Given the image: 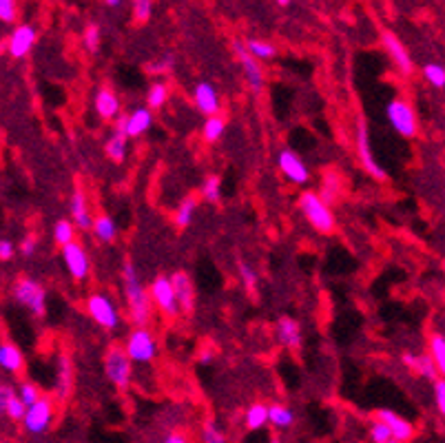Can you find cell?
I'll use <instances>...</instances> for the list:
<instances>
[{"label": "cell", "instance_id": "obj_1", "mask_svg": "<svg viewBox=\"0 0 445 443\" xmlns=\"http://www.w3.org/2000/svg\"><path fill=\"white\" fill-rule=\"evenodd\" d=\"M122 279H124V295L131 319L138 326V328H147V324L151 319V293L144 291V286L138 279V270L131 262H124L122 266Z\"/></svg>", "mask_w": 445, "mask_h": 443}, {"label": "cell", "instance_id": "obj_2", "mask_svg": "<svg viewBox=\"0 0 445 443\" xmlns=\"http://www.w3.org/2000/svg\"><path fill=\"white\" fill-rule=\"evenodd\" d=\"M299 208H302L304 217L310 222V226H315L321 233L335 231V215L330 211V204L323 202L319 193L306 191L299 195Z\"/></svg>", "mask_w": 445, "mask_h": 443}, {"label": "cell", "instance_id": "obj_3", "mask_svg": "<svg viewBox=\"0 0 445 443\" xmlns=\"http://www.w3.org/2000/svg\"><path fill=\"white\" fill-rule=\"evenodd\" d=\"M11 295L14 299L24 306L27 310H31L36 317H43L47 310V293L38 282L29 279V277H20L11 286Z\"/></svg>", "mask_w": 445, "mask_h": 443}, {"label": "cell", "instance_id": "obj_4", "mask_svg": "<svg viewBox=\"0 0 445 443\" xmlns=\"http://www.w3.org/2000/svg\"><path fill=\"white\" fill-rule=\"evenodd\" d=\"M87 312L98 326H102V328H107V331H115L117 326H120V321H122L120 319V310H117V306L113 304V299L107 293L89 295Z\"/></svg>", "mask_w": 445, "mask_h": 443}, {"label": "cell", "instance_id": "obj_5", "mask_svg": "<svg viewBox=\"0 0 445 443\" xmlns=\"http://www.w3.org/2000/svg\"><path fill=\"white\" fill-rule=\"evenodd\" d=\"M386 118L392 124V129H395V131L399 136H403V138H414L416 131H418V122H416L414 109L405 100H401V98L388 102Z\"/></svg>", "mask_w": 445, "mask_h": 443}, {"label": "cell", "instance_id": "obj_6", "mask_svg": "<svg viewBox=\"0 0 445 443\" xmlns=\"http://www.w3.org/2000/svg\"><path fill=\"white\" fill-rule=\"evenodd\" d=\"M131 357L126 355V350L120 346H111L104 355V372H107L109 382L124 390L131 384Z\"/></svg>", "mask_w": 445, "mask_h": 443}, {"label": "cell", "instance_id": "obj_7", "mask_svg": "<svg viewBox=\"0 0 445 443\" xmlns=\"http://www.w3.org/2000/svg\"><path fill=\"white\" fill-rule=\"evenodd\" d=\"M124 350L131 357V361L149 363V361L155 359V355H158V342H155V337L147 328H136L126 337Z\"/></svg>", "mask_w": 445, "mask_h": 443}, {"label": "cell", "instance_id": "obj_8", "mask_svg": "<svg viewBox=\"0 0 445 443\" xmlns=\"http://www.w3.org/2000/svg\"><path fill=\"white\" fill-rule=\"evenodd\" d=\"M151 299L155 302L164 315L168 317H177L180 315V304H177V297H175V289H173V282L171 277H155L151 284Z\"/></svg>", "mask_w": 445, "mask_h": 443}, {"label": "cell", "instance_id": "obj_9", "mask_svg": "<svg viewBox=\"0 0 445 443\" xmlns=\"http://www.w3.org/2000/svg\"><path fill=\"white\" fill-rule=\"evenodd\" d=\"M357 153H359V160H361L365 171H368L377 180H386V171L379 166V162L374 160V155H372L370 133H368V124H365L363 115H359V118H357Z\"/></svg>", "mask_w": 445, "mask_h": 443}, {"label": "cell", "instance_id": "obj_10", "mask_svg": "<svg viewBox=\"0 0 445 443\" xmlns=\"http://www.w3.org/2000/svg\"><path fill=\"white\" fill-rule=\"evenodd\" d=\"M277 166H279L282 175H284L288 182H293V184H297V187H304L306 182L310 180L308 166H306L304 160L299 158V155H297L295 151H291V149L279 151V155H277Z\"/></svg>", "mask_w": 445, "mask_h": 443}, {"label": "cell", "instance_id": "obj_11", "mask_svg": "<svg viewBox=\"0 0 445 443\" xmlns=\"http://www.w3.org/2000/svg\"><path fill=\"white\" fill-rule=\"evenodd\" d=\"M233 49H235V56H238L240 64L244 67V75H246L248 85H251V89L255 91V94H259V91L264 89V73H261V64H257V58L251 56V51L246 49V45L242 41H235Z\"/></svg>", "mask_w": 445, "mask_h": 443}, {"label": "cell", "instance_id": "obj_12", "mask_svg": "<svg viewBox=\"0 0 445 443\" xmlns=\"http://www.w3.org/2000/svg\"><path fill=\"white\" fill-rule=\"evenodd\" d=\"M62 262L67 266V270L71 273V277L82 282L89 275V255L85 251L82 244L71 242L67 246H62Z\"/></svg>", "mask_w": 445, "mask_h": 443}, {"label": "cell", "instance_id": "obj_13", "mask_svg": "<svg viewBox=\"0 0 445 443\" xmlns=\"http://www.w3.org/2000/svg\"><path fill=\"white\" fill-rule=\"evenodd\" d=\"M51 419H54V403H51L47 397H43L38 403L27 410V416H24V430L34 435H41L51 426Z\"/></svg>", "mask_w": 445, "mask_h": 443}, {"label": "cell", "instance_id": "obj_14", "mask_svg": "<svg viewBox=\"0 0 445 443\" xmlns=\"http://www.w3.org/2000/svg\"><path fill=\"white\" fill-rule=\"evenodd\" d=\"M381 43H384L386 51L390 54L392 62L397 64V69L403 75H410L414 71V64H412V58H410L408 51H405V47H403V43L399 41V38L395 34H390V31H384L381 34Z\"/></svg>", "mask_w": 445, "mask_h": 443}, {"label": "cell", "instance_id": "obj_15", "mask_svg": "<svg viewBox=\"0 0 445 443\" xmlns=\"http://www.w3.org/2000/svg\"><path fill=\"white\" fill-rule=\"evenodd\" d=\"M36 43V29L31 24H20L14 31H11L9 41H7V51L11 54V58H24L31 51Z\"/></svg>", "mask_w": 445, "mask_h": 443}, {"label": "cell", "instance_id": "obj_16", "mask_svg": "<svg viewBox=\"0 0 445 443\" xmlns=\"http://www.w3.org/2000/svg\"><path fill=\"white\" fill-rule=\"evenodd\" d=\"M193 102L204 115L213 118L219 111V96L211 82H198L193 89Z\"/></svg>", "mask_w": 445, "mask_h": 443}, {"label": "cell", "instance_id": "obj_17", "mask_svg": "<svg viewBox=\"0 0 445 443\" xmlns=\"http://www.w3.org/2000/svg\"><path fill=\"white\" fill-rule=\"evenodd\" d=\"M377 419L384 421L392 430V437H395V441H399V443H405V441H410L414 437L412 423L408 419H403V416H399L397 412H392V410H379L377 412Z\"/></svg>", "mask_w": 445, "mask_h": 443}, {"label": "cell", "instance_id": "obj_18", "mask_svg": "<svg viewBox=\"0 0 445 443\" xmlns=\"http://www.w3.org/2000/svg\"><path fill=\"white\" fill-rule=\"evenodd\" d=\"M0 408L14 421H24V416H27V410H29V406L20 399V395L11 386L0 388Z\"/></svg>", "mask_w": 445, "mask_h": 443}, {"label": "cell", "instance_id": "obj_19", "mask_svg": "<svg viewBox=\"0 0 445 443\" xmlns=\"http://www.w3.org/2000/svg\"><path fill=\"white\" fill-rule=\"evenodd\" d=\"M275 335H277V342L288 350H297L302 346V326H299L297 319L282 317L275 326Z\"/></svg>", "mask_w": 445, "mask_h": 443}, {"label": "cell", "instance_id": "obj_20", "mask_svg": "<svg viewBox=\"0 0 445 443\" xmlns=\"http://www.w3.org/2000/svg\"><path fill=\"white\" fill-rule=\"evenodd\" d=\"M173 282V289H175V297H177V304L184 312H193L195 306V286L193 279L187 275V273H173L171 275Z\"/></svg>", "mask_w": 445, "mask_h": 443}, {"label": "cell", "instance_id": "obj_21", "mask_svg": "<svg viewBox=\"0 0 445 443\" xmlns=\"http://www.w3.org/2000/svg\"><path fill=\"white\" fill-rule=\"evenodd\" d=\"M96 111L102 120H117L120 118V100L113 94L111 89L102 87L96 94Z\"/></svg>", "mask_w": 445, "mask_h": 443}, {"label": "cell", "instance_id": "obj_22", "mask_svg": "<svg viewBox=\"0 0 445 443\" xmlns=\"http://www.w3.org/2000/svg\"><path fill=\"white\" fill-rule=\"evenodd\" d=\"M401 359H403L405 366L412 368L414 372H418V375L425 377V379H430V382H437L439 368H437L435 359H432V355H430V357H425V355L416 357V355H412V353H403Z\"/></svg>", "mask_w": 445, "mask_h": 443}, {"label": "cell", "instance_id": "obj_23", "mask_svg": "<svg viewBox=\"0 0 445 443\" xmlns=\"http://www.w3.org/2000/svg\"><path fill=\"white\" fill-rule=\"evenodd\" d=\"M0 366H3V370L7 372H22L24 368V357L20 353V348L16 344L11 342H5L3 346H0Z\"/></svg>", "mask_w": 445, "mask_h": 443}, {"label": "cell", "instance_id": "obj_24", "mask_svg": "<svg viewBox=\"0 0 445 443\" xmlns=\"http://www.w3.org/2000/svg\"><path fill=\"white\" fill-rule=\"evenodd\" d=\"M151 124H153L151 109H144V107L133 109L129 113V131H126V136L129 138H140V136H144L149 131Z\"/></svg>", "mask_w": 445, "mask_h": 443}, {"label": "cell", "instance_id": "obj_25", "mask_svg": "<svg viewBox=\"0 0 445 443\" xmlns=\"http://www.w3.org/2000/svg\"><path fill=\"white\" fill-rule=\"evenodd\" d=\"M71 384H73V366L69 355H60L58 359V384H56V393L60 399H67L71 393Z\"/></svg>", "mask_w": 445, "mask_h": 443}, {"label": "cell", "instance_id": "obj_26", "mask_svg": "<svg viewBox=\"0 0 445 443\" xmlns=\"http://www.w3.org/2000/svg\"><path fill=\"white\" fill-rule=\"evenodd\" d=\"M71 217L75 222V226L80 228H94V219L89 215V206H87V198L82 191H75L71 198Z\"/></svg>", "mask_w": 445, "mask_h": 443}, {"label": "cell", "instance_id": "obj_27", "mask_svg": "<svg viewBox=\"0 0 445 443\" xmlns=\"http://www.w3.org/2000/svg\"><path fill=\"white\" fill-rule=\"evenodd\" d=\"M266 423H270L268 406H264V403H253V406L246 410V428L248 430H259Z\"/></svg>", "mask_w": 445, "mask_h": 443}, {"label": "cell", "instance_id": "obj_28", "mask_svg": "<svg viewBox=\"0 0 445 443\" xmlns=\"http://www.w3.org/2000/svg\"><path fill=\"white\" fill-rule=\"evenodd\" d=\"M96 233V238L100 242H113L115 235H117V226H115V222L109 217V215H100L94 219V228H91Z\"/></svg>", "mask_w": 445, "mask_h": 443}, {"label": "cell", "instance_id": "obj_29", "mask_svg": "<svg viewBox=\"0 0 445 443\" xmlns=\"http://www.w3.org/2000/svg\"><path fill=\"white\" fill-rule=\"evenodd\" d=\"M195 211H198V198L195 195H189V198H184L180 202L177 206V211H175V224L177 226H189L191 224V219L195 215Z\"/></svg>", "mask_w": 445, "mask_h": 443}, {"label": "cell", "instance_id": "obj_30", "mask_svg": "<svg viewBox=\"0 0 445 443\" xmlns=\"http://www.w3.org/2000/svg\"><path fill=\"white\" fill-rule=\"evenodd\" d=\"M104 151H107V155L113 162H117V164L124 162V158H126V138L113 133L107 140V145H104Z\"/></svg>", "mask_w": 445, "mask_h": 443}, {"label": "cell", "instance_id": "obj_31", "mask_svg": "<svg viewBox=\"0 0 445 443\" xmlns=\"http://www.w3.org/2000/svg\"><path fill=\"white\" fill-rule=\"evenodd\" d=\"M226 129V120L221 118V115H213V118H206L204 126H202V138L206 142H217L221 138Z\"/></svg>", "mask_w": 445, "mask_h": 443}, {"label": "cell", "instance_id": "obj_32", "mask_svg": "<svg viewBox=\"0 0 445 443\" xmlns=\"http://www.w3.org/2000/svg\"><path fill=\"white\" fill-rule=\"evenodd\" d=\"M268 416H270V423L277 426V428H291L295 421V414L293 410H288L286 406H268Z\"/></svg>", "mask_w": 445, "mask_h": 443}, {"label": "cell", "instance_id": "obj_33", "mask_svg": "<svg viewBox=\"0 0 445 443\" xmlns=\"http://www.w3.org/2000/svg\"><path fill=\"white\" fill-rule=\"evenodd\" d=\"M339 189H342V182H339V175L335 171H328L323 177V187H321V198L323 202H328L333 204L337 200V195H339Z\"/></svg>", "mask_w": 445, "mask_h": 443}, {"label": "cell", "instance_id": "obj_34", "mask_svg": "<svg viewBox=\"0 0 445 443\" xmlns=\"http://www.w3.org/2000/svg\"><path fill=\"white\" fill-rule=\"evenodd\" d=\"M200 191H202V198L206 202H211V204L219 202V198H221V180H219V175H208L202 182Z\"/></svg>", "mask_w": 445, "mask_h": 443}, {"label": "cell", "instance_id": "obj_35", "mask_svg": "<svg viewBox=\"0 0 445 443\" xmlns=\"http://www.w3.org/2000/svg\"><path fill=\"white\" fill-rule=\"evenodd\" d=\"M54 238L60 246H67L71 242H75V228H73V222L69 219H58L56 226H54Z\"/></svg>", "mask_w": 445, "mask_h": 443}, {"label": "cell", "instance_id": "obj_36", "mask_svg": "<svg viewBox=\"0 0 445 443\" xmlns=\"http://www.w3.org/2000/svg\"><path fill=\"white\" fill-rule=\"evenodd\" d=\"M430 350H432V359H435L439 372L445 377V337L443 335H432L430 340Z\"/></svg>", "mask_w": 445, "mask_h": 443}, {"label": "cell", "instance_id": "obj_37", "mask_svg": "<svg viewBox=\"0 0 445 443\" xmlns=\"http://www.w3.org/2000/svg\"><path fill=\"white\" fill-rule=\"evenodd\" d=\"M168 100V87L164 82H153L149 87V94H147V102L151 109H160L164 107Z\"/></svg>", "mask_w": 445, "mask_h": 443}, {"label": "cell", "instance_id": "obj_38", "mask_svg": "<svg viewBox=\"0 0 445 443\" xmlns=\"http://www.w3.org/2000/svg\"><path fill=\"white\" fill-rule=\"evenodd\" d=\"M246 49L251 51V56H255L257 60H270L275 56V47L270 43L257 41V38H251V41H246Z\"/></svg>", "mask_w": 445, "mask_h": 443}, {"label": "cell", "instance_id": "obj_39", "mask_svg": "<svg viewBox=\"0 0 445 443\" xmlns=\"http://www.w3.org/2000/svg\"><path fill=\"white\" fill-rule=\"evenodd\" d=\"M423 75H425V80L432 85V87H445V69L441 67V64H435V62H430L423 67Z\"/></svg>", "mask_w": 445, "mask_h": 443}, {"label": "cell", "instance_id": "obj_40", "mask_svg": "<svg viewBox=\"0 0 445 443\" xmlns=\"http://www.w3.org/2000/svg\"><path fill=\"white\" fill-rule=\"evenodd\" d=\"M370 437H372L374 443H392V441H395V437H392V430L384 421H379V419L370 426Z\"/></svg>", "mask_w": 445, "mask_h": 443}, {"label": "cell", "instance_id": "obj_41", "mask_svg": "<svg viewBox=\"0 0 445 443\" xmlns=\"http://www.w3.org/2000/svg\"><path fill=\"white\" fill-rule=\"evenodd\" d=\"M18 395H20V399L27 403V406L31 408L34 403H38L43 397H41V390H38L31 382H22L20 384V388H18Z\"/></svg>", "mask_w": 445, "mask_h": 443}, {"label": "cell", "instance_id": "obj_42", "mask_svg": "<svg viewBox=\"0 0 445 443\" xmlns=\"http://www.w3.org/2000/svg\"><path fill=\"white\" fill-rule=\"evenodd\" d=\"M202 437H204V443H226V435L221 433V430L213 421H206L204 423Z\"/></svg>", "mask_w": 445, "mask_h": 443}, {"label": "cell", "instance_id": "obj_43", "mask_svg": "<svg viewBox=\"0 0 445 443\" xmlns=\"http://www.w3.org/2000/svg\"><path fill=\"white\" fill-rule=\"evenodd\" d=\"M85 47L91 51V54H96L98 47H100V29L98 24H89L85 29Z\"/></svg>", "mask_w": 445, "mask_h": 443}, {"label": "cell", "instance_id": "obj_44", "mask_svg": "<svg viewBox=\"0 0 445 443\" xmlns=\"http://www.w3.org/2000/svg\"><path fill=\"white\" fill-rule=\"evenodd\" d=\"M240 275H242V282L246 286V291L253 295L255 289H257V275H255V270L248 266V264H240Z\"/></svg>", "mask_w": 445, "mask_h": 443}, {"label": "cell", "instance_id": "obj_45", "mask_svg": "<svg viewBox=\"0 0 445 443\" xmlns=\"http://www.w3.org/2000/svg\"><path fill=\"white\" fill-rule=\"evenodd\" d=\"M151 9H153V0H133V14H136V20H140V22L149 20Z\"/></svg>", "mask_w": 445, "mask_h": 443}, {"label": "cell", "instance_id": "obj_46", "mask_svg": "<svg viewBox=\"0 0 445 443\" xmlns=\"http://www.w3.org/2000/svg\"><path fill=\"white\" fill-rule=\"evenodd\" d=\"M16 18V0H0V20L11 22Z\"/></svg>", "mask_w": 445, "mask_h": 443}, {"label": "cell", "instance_id": "obj_47", "mask_svg": "<svg viewBox=\"0 0 445 443\" xmlns=\"http://www.w3.org/2000/svg\"><path fill=\"white\" fill-rule=\"evenodd\" d=\"M435 401L439 412L445 416V379H437L435 382Z\"/></svg>", "mask_w": 445, "mask_h": 443}, {"label": "cell", "instance_id": "obj_48", "mask_svg": "<svg viewBox=\"0 0 445 443\" xmlns=\"http://www.w3.org/2000/svg\"><path fill=\"white\" fill-rule=\"evenodd\" d=\"M173 56L171 54H166L162 60H158V62H151L149 64V71H155V73H162V71H168V69H171L173 67Z\"/></svg>", "mask_w": 445, "mask_h": 443}, {"label": "cell", "instance_id": "obj_49", "mask_svg": "<svg viewBox=\"0 0 445 443\" xmlns=\"http://www.w3.org/2000/svg\"><path fill=\"white\" fill-rule=\"evenodd\" d=\"M126 131H129V113H120V118H117L115 124H113V133L129 138Z\"/></svg>", "mask_w": 445, "mask_h": 443}, {"label": "cell", "instance_id": "obj_50", "mask_svg": "<svg viewBox=\"0 0 445 443\" xmlns=\"http://www.w3.org/2000/svg\"><path fill=\"white\" fill-rule=\"evenodd\" d=\"M18 251H20V255H24V257H31V255L36 253V238H24V240L20 242V246H18Z\"/></svg>", "mask_w": 445, "mask_h": 443}, {"label": "cell", "instance_id": "obj_51", "mask_svg": "<svg viewBox=\"0 0 445 443\" xmlns=\"http://www.w3.org/2000/svg\"><path fill=\"white\" fill-rule=\"evenodd\" d=\"M11 257H14V242L0 240V259H3V262H9Z\"/></svg>", "mask_w": 445, "mask_h": 443}, {"label": "cell", "instance_id": "obj_52", "mask_svg": "<svg viewBox=\"0 0 445 443\" xmlns=\"http://www.w3.org/2000/svg\"><path fill=\"white\" fill-rule=\"evenodd\" d=\"M164 443H189V439L184 435H180V433H173V435H168L164 439Z\"/></svg>", "mask_w": 445, "mask_h": 443}, {"label": "cell", "instance_id": "obj_53", "mask_svg": "<svg viewBox=\"0 0 445 443\" xmlns=\"http://www.w3.org/2000/svg\"><path fill=\"white\" fill-rule=\"evenodd\" d=\"M200 359L206 363V361H211L213 359V353H211V350H202V355H200Z\"/></svg>", "mask_w": 445, "mask_h": 443}, {"label": "cell", "instance_id": "obj_54", "mask_svg": "<svg viewBox=\"0 0 445 443\" xmlns=\"http://www.w3.org/2000/svg\"><path fill=\"white\" fill-rule=\"evenodd\" d=\"M104 3H107L109 7H117V5L122 3V0H104Z\"/></svg>", "mask_w": 445, "mask_h": 443}, {"label": "cell", "instance_id": "obj_55", "mask_svg": "<svg viewBox=\"0 0 445 443\" xmlns=\"http://www.w3.org/2000/svg\"><path fill=\"white\" fill-rule=\"evenodd\" d=\"M277 5H282V7H288V5H291V0H277Z\"/></svg>", "mask_w": 445, "mask_h": 443}, {"label": "cell", "instance_id": "obj_56", "mask_svg": "<svg viewBox=\"0 0 445 443\" xmlns=\"http://www.w3.org/2000/svg\"><path fill=\"white\" fill-rule=\"evenodd\" d=\"M270 443H279V439H277V437H275V439H272Z\"/></svg>", "mask_w": 445, "mask_h": 443}, {"label": "cell", "instance_id": "obj_57", "mask_svg": "<svg viewBox=\"0 0 445 443\" xmlns=\"http://www.w3.org/2000/svg\"><path fill=\"white\" fill-rule=\"evenodd\" d=\"M392 443H399V441H392Z\"/></svg>", "mask_w": 445, "mask_h": 443}]
</instances>
